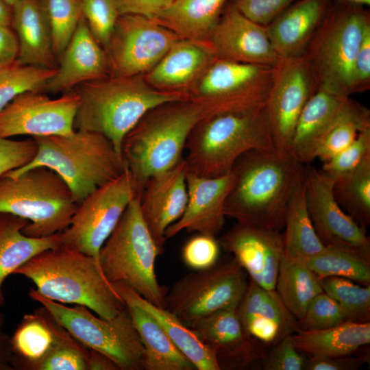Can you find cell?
<instances>
[{"instance_id":"ee69618b","label":"cell","mask_w":370,"mask_h":370,"mask_svg":"<svg viewBox=\"0 0 370 370\" xmlns=\"http://www.w3.org/2000/svg\"><path fill=\"white\" fill-rule=\"evenodd\" d=\"M82 11L90 32L104 49L121 15L115 0H82Z\"/></svg>"},{"instance_id":"44dd1931","label":"cell","mask_w":370,"mask_h":370,"mask_svg":"<svg viewBox=\"0 0 370 370\" xmlns=\"http://www.w3.org/2000/svg\"><path fill=\"white\" fill-rule=\"evenodd\" d=\"M184 158L171 169L151 177L140 196L143 221L162 254L166 230L182 215L188 200Z\"/></svg>"},{"instance_id":"4dcf8cb0","label":"cell","mask_w":370,"mask_h":370,"mask_svg":"<svg viewBox=\"0 0 370 370\" xmlns=\"http://www.w3.org/2000/svg\"><path fill=\"white\" fill-rule=\"evenodd\" d=\"M58 325L42 306L25 314L10 337L13 369L36 370L55 343Z\"/></svg>"},{"instance_id":"ac0fdd59","label":"cell","mask_w":370,"mask_h":370,"mask_svg":"<svg viewBox=\"0 0 370 370\" xmlns=\"http://www.w3.org/2000/svg\"><path fill=\"white\" fill-rule=\"evenodd\" d=\"M218 241L244 269L249 279L266 289H275L279 267L284 256L283 234L236 222Z\"/></svg>"},{"instance_id":"30bf717a","label":"cell","mask_w":370,"mask_h":370,"mask_svg":"<svg viewBox=\"0 0 370 370\" xmlns=\"http://www.w3.org/2000/svg\"><path fill=\"white\" fill-rule=\"evenodd\" d=\"M29 295L76 340L108 357L119 370H143L144 348L126 306L116 316L104 319L86 306L71 308L49 299L33 288Z\"/></svg>"},{"instance_id":"484cf974","label":"cell","mask_w":370,"mask_h":370,"mask_svg":"<svg viewBox=\"0 0 370 370\" xmlns=\"http://www.w3.org/2000/svg\"><path fill=\"white\" fill-rule=\"evenodd\" d=\"M349 98V96L318 88L299 116L287 153L303 164L313 161Z\"/></svg>"},{"instance_id":"5bb4252c","label":"cell","mask_w":370,"mask_h":370,"mask_svg":"<svg viewBox=\"0 0 370 370\" xmlns=\"http://www.w3.org/2000/svg\"><path fill=\"white\" fill-rule=\"evenodd\" d=\"M180 38L149 18L121 14L104 49L109 75L131 77L147 73Z\"/></svg>"},{"instance_id":"9f6ffc18","label":"cell","mask_w":370,"mask_h":370,"mask_svg":"<svg viewBox=\"0 0 370 370\" xmlns=\"http://www.w3.org/2000/svg\"><path fill=\"white\" fill-rule=\"evenodd\" d=\"M5 317L0 312V370H13L10 336L3 331Z\"/></svg>"},{"instance_id":"11a10c76","label":"cell","mask_w":370,"mask_h":370,"mask_svg":"<svg viewBox=\"0 0 370 370\" xmlns=\"http://www.w3.org/2000/svg\"><path fill=\"white\" fill-rule=\"evenodd\" d=\"M18 44L12 26L0 25V64L17 60Z\"/></svg>"},{"instance_id":"816d5d0a","label":"cell","mask_w":370,"mask_h":370,"mask_svg":"<svg viewBox=\"0 0 370 370\" xmlns=\"http://www.w3.org/2000/svg\"><path fill=\"white\" fill-rule=\"evenodd\" d=\"M337 356H307L305 370H358L369 361L367 352Z\"/></svg>"},{"instance_id":"7dc6e473","label":"cell","mask_w":370,"mask_h":370,"mask_svg":"<svg viewBox=\"0 0 370 370\" xmlns=\"http://www.w3.org/2000/svg\"><path fill=\"white\" fill-rule=\"evenodd\" d=\"M293 334L266 349L260 361L265 370H305L307 355L295 345Z\"/></svg>"},{"instance_id":"f907efd6","label":"cell","mask_w":370,"mask_h":370,"mask_svg":"<svg viewBox=\"0 0 370 370\" xmlns=\"http://www.w3.org/2000/svg\"><path fill=\"white\" fill-rule=\"evenodd\" d=\"M297 0H231L247 18L267 25Z\"/></svg>"},{"instance_id":"d590c367","label":"cell","mask_w":370,"mask_h":370,"mask_svg":"<svg viewBox=\"0 0 370 370\" xmlns=\"http://www.w3.org/2000/svg\"><path fill=\"white\" fill-rule=\"evenodd\" d=\"M282 302L299 321L312 299L323 291L320 278L301 260L284 256L275 289Z\"/></svg>"},{"instance_id":"b9f144b4","label":"cell","mask_w":370,"mask_h":370,"mask_svg":"<svg viewBox=\"0 0 370 370\" xmlns=\"http://www.w3.org/2000/svg\"><path fill=\"white\" fill-rule=\"evenodd\" d=\"M49 25L53 53L59 59L82 18V0H40Z\"/></svg>"},{"instance_id":"f1b7e54d","label":"cell","mask_w":370,"mask_h":370,"mask_svg":"<svg viewBox=\"0 0 370 370\" xmlns=\"http://www.w3.org/2000/svg\"><path fill=\"white\" fill-rule=\"evenodd\" d=\"M112 284L124 304H134L155 318L195 369H221L215 353L174 314L166 308L158 307L149 302L124 283L115 282Z\"/></svg>"},{"instance_id":"d4e9b609","label":"cell","mask_w":370,"mask_h":370,"mask_svg":"<svg viewBox=\"0 0 370 370\" xmlns=\"http://www.w3.org/2000/svg\"><path fill=\"white\" fill-rule=\"evenodd\" d=\"M215 59L208 42L180 38L144 77L156 89L187 96Z\"/></svg>"},{"instance_id":"ffe728a7","label":"cell","mask_w":370,"mask_h":370,"mask_svg":"<svg viewBox=\"0 0 370 370\" xmlns=\"http://www.w3.org/2000/svg\"><path fill=\"white\" fill-rule=\"evenodd\" d=\"M234 180L232 171L216 177L187 172V204L180 218L166 230V239L183 230L216 237L225 224V203Z\"/></svg>"},{"instance_id":"7bdbcfd3","label":"cell","mask_w":370,"mask_h":370,"mask_svg":"<svg viewBox=\"0 0 370 370\" xmlns=\"http://www.w3.org/2000/svg\"><path fill=\"white\" fill-rule=\"evenodd\" d=\"M88 360L89 349L58 323L55 343L36 370H88Z\"/></svg>"},{"instance_id":"d6a6232c","label":"cell","mask_w":370,"mask_h":370,"mask_svg":"<svg viewBox=\"0 0 370 370\" xmlns=\"http://www.w3.org/2000/svg\"><path fill=\"white\" fill-rule=\"evenodd\" d=\"M297 348L310 356L356 354L370 343V322L345 321L319 330L297 328L292 334Z\"/></svg>"},{"instance_id":"9c48e42d","label":"cell","mask_w":370,"mask_h":370,"mask_svg":"<svg viewBox=\"0 0 370 370\" xmlns=\"http://www.w3.org/2000/svg\"><path fill=\"white\" fill-rule=\"evenodd\" d=\"M78 204L62 178L45 166L0 177V212L29 221L23 232L49 236L65 230Z\"/></svg>"},{"instance_id":"277c9868","label":"cell","mask_w":370,"mask_h":370,"mask_svg":"<svg viewBox=\"0 0 370 370\" xmlns=\"http://www.w3.org/2000/svg\"><path fill=\"white\" fill-rule=\"evenodd\" d=\"M203 110L186 100L169 102L147 112L125 136L121 155L140 196L147 180L184 158L188 138Z\"/></svg>"},{"instance_id":"7402d4cb","label":"cell","mask_w":370,"mask_h":370,"mask_svg":"<svg viewBox=\"0 0 370 370\" xmlns=\"http://www.w3.org/2000/svg\"><path fill=\"white\" fill-rule=\"evenodd\" d=\"M237 310L247 336L263 351L298 328L297 319L276 291L262 288L250 279Z\"/></svg>"},{"instance_id":"60d3db41","label":"cell","mask_w":370,"mask_h":370,"mask_svg":"<svg viewBox=\"0 0 370 370\" xmlns=\"http://www.w3.org/2000/svg\"><path fill=\"white\" fill-rule=\"evenodd\" d=\"M323 291L342 309L347 321L365 323L370 320V284L360 286L339 277L320 279Z\"/></svg>"},{"instance_id":"e575fe53","label":"cell","mask_w":370,"mask_h":370,"mask_svg":"<svg viewBox=\"0 0 370 370\" xmlns=\"http://www.w3.org/2000/svg\"><path fill=\"white\" fill-rule=\"evenodd\" d=\"M284 227V254L287 256L304 261L325 248L307 209L304 173L296 183L287 203Z\"/></svg>"},{"instance_id":"c3c4849f","label":"cell","mask_w":370,"mask_h":370,"mask_svg":"<svg viewBox=\"0 0 370 370\" xmlns=\"http://www.w3.org/2000/svg\"><path fill=\"white\" fill-rule=\"evenodd\" d=\"M220 248L215 237L197 234L184 245L182 258L185 264L194 271L205 269L219 260Z\"/></svg>"},{"instance_id":"7c38bea8","label":"cell","mask_w":370,"mask_h":370,"mask_svg":"<svg viewBox=\"0 0 370 370\" xmlns=\"http://www.w3.org/2000/svg\"><path fill=\"white\" fill-rule=\"evenodd\" d=\"M247 275L232 258L190 272L166 293V308L187 323L216 312L238 307L248 284Z\"/></svg>"},{"instance_id":"5b68a950","label":"cell","mask_w":370,"mask_h":370,"mask_svg":"<svg viewBox=\"0 0 370 370\" xmlns=\"http://www.w3.org/2000/svg\"><path fill=\"white\" fill-rule=\"evenodd\" d=\"M32 138L37 145L33 160L5 175H15L35 166L47 167L66 182L77 204L127 169L111 141L97 132L75 130L70 134Z\"/></svg>"},{"instance_id":"7a4b0ae2","label":"cell","mask_w":370,"mask_h":370,"mask_svg":"<svg viewBox=\"0 0 370 370\" xmlns=\"http://www.w3.org/2000/svg\"><path fill=\"white\" fill-rule=\"evenodd\" d=\"M13 274L33 282L37 292L49 299L86 306L104 319L125 308L99 262L63 245L34 256Z\"/></svg>"},{"instance_id":"2e32d148","label":"cell","mask_w":370,"mask_h":370,"mask_svg":"<svg viewBox=\"0 0 370 370\" xmlns=\"http://www.w3.org/2000/svg\"><path fill=\"white\" fill-rule=\"evenodd\" d=\"M79 103L75 89L57 98L39 90L23 92L0 110V138L70 134Z\"/></svg>"},{"instance_id":"cb8c5ba5","label":"cell","mask_w":370,"mask_h":370,"mask_svg":"<svg viewBox=\"0 0 370 370\" xmlns=\"http://www.w3.org/2000/svg\"><path fill=\"white\" fill-rule=\"evenodd\" d=\"M109 75L106 53L92 36L82 16L59 58L56 73L46 83L43 92L64 93L82 84Z\"/></svg>"},{"instance_id":"681fc988","label":"cell","mask_w":370,"mask_h":370,"mask_svg":"<svg viewBox=\"0 0 370 370\" xmlns=\"http://www.w3.org/2000/svg\"><path fill=\"white\" fill-rule=\"evenodd\" d=\"M36 151L33 138L22 140L0 138V177L29 164Z\"/></svg>"},{"instance_id":"74e56055","label":"cell","mask_w":370,"mask_h":370,"mask_svg":"<svg viewBox=\"0 0 370 370\" xmlns=\"http://www.w3.org/2000/svg\"><path fill=\"white\" fill-rule=\"evenodd\" d=\"M334 197L360 225L370 224V156L352 171L334 180Z\"/></svg>"},{"instance_id":"e0dca14e","label":"cell","mask_w":370,"mask_h":370,"mask_svg":"<svg viewBox=\"0 0 370 370\" xmlns=\"http://www.w3.org/2000/svg\"><path fill=\"white\" fill-rule=\"evenodd\" d=\"M304 173L307 209L324 246L347 247L370 254L366 227L341 207L334 195V180L310 165L304 166Z\"/></svg>"},{"instance_id":"bcb514c9","label":"cell","mask_w":370,"mask_h":370,"mask_svg":"<svg viewBox=\"0 0 370 370\" xmlns=\"http://www.w3.org/2000/svg\"><path fill=\"white\" fill-rule=\"evenodd\" d=\"M370 156V127L359 132L345 149L323 162L321 171L333 180L352 171Z\"/></svg>"},{"instance_id":"6da1fadb","label":"cell","mask_w":370,"mask_h":370,"mask_svg":"<svg viewBox=\"0 0 370 370\" xmlns=\"http://www.w3.org/2000/svg\"><path fill=\"white\" fill-rule=\"evenodd\" d=\"M304 167L287 152L251 150L243 153L231 171L234 180L225 203V217L280 231L287 203Z\"/></svg>"},{"instance_id":"8d00e7d4","label":"cell","mask_w":370,"mask_h":370,"mask_svg":"<svg viewBox=\"0 0 370 370\" xmlns=\"http://www.w3.org/2000/svg\"><path fill=\"white\" fill-rule=\"evenodd\" d=\"M304 262L321 279L339 277L370 284V254L342 246H325Z\"/></svg>"},{"instance_id":"836d02e7","label":"cell","mask_w":370,"mask_h":370,"mask_svg":"<svg viewBox=\"0 0 370 370\" xmlns=\"http://www.w3.org/2000/svg\"><path fill=\"white\" fill-rule=\"evenodd\" d=\"M144 348L143 370H194L160 323L140 306L125 303Z\"/></svg>"},{"instance_id":"8fae6325","label":"cell","mask_w":370,"mask_h":370,"mask_svg":"<svg viewBox=\"0 0 370 370\" xmlns=\"http://www.w3.org/2000/svg\"><path fill=\"white\" fill-rule=\"evenodd\" d=\"M273 66L216 58L188 92L205 116L265 107Z\"/></svg>"},{"instance_id":"83f0119b","label":"cell","mask_w":370,"mask_h":370,"mask_svg":"<svg viewBox=\"0 0 370 370\" xmlns=\"http://www.w3.org/2000/svg\"><path fill=\"white\" fill-rule=\"evenodd\" d=\"M12 27L18 40L19 62L57 69L51 33L40 0H17L12 6Z\"/></svg>"},{"instance_id":"603a6c76","label":"cell","mask_w":370,"mask_h":370,"mask_svg":"<svg viewBox=\"0 0 370 370\" xmlns=\"http://www.w3.org/2000/svg\"><path fill=\"white\" fill-rule=\"evenodd\" d=\"M216 354L221 369H242L260 361L264 351L247 336L237 307L185 323Z\"/></svg>"},{"instance_id":"4fadbf2b","label":"cell","mask_w":370,"mask_h":370,"mask_svg":"<svg viewBox=\"0 0 370 370\" xmlns=\"http://www.w3.org/2000/svg\"><path fill=\"white\" fill-rule=\"evenodd\" d=\"M138 196L133 177L127 169L78 204L69 227L62 232V245L92 257L100 264L101 247L128 204Z\"/></svg>"},{"instance_id":"f5cc1de1","label":"cell","mask_w":370,"mask_h":370,"mask_svg":"<svg viewBox=\"0 0 370 370\" xmlns=\"http://www.w3.org/2000/svg\"><path fill=\"white\" fill-rule=\"evenodd\" d=\"M370 88V27L366 30L356 53L352 74L351 94Z\"/></svg>"},{"instance_id":"f546056e","label":"cell","mask_w":370,"mask_h":370,"mask_svg":"<svg viewBox=\"0 0 370 370\" xmlns=\"http://www.w3.org/2000/svg\"><path fill=\"white\" fill-rule=\"evenodd\" d=\"M29 221L7 212H0V306L5 301L2 290L6 278L34 256L62 245V232L49 236L25 235L23 229Z\"/></svg>"},{"instance_id":"680465c9","label":"cell","mask_w":370,"mask_h":370,"mask_svg":"<svg viewBox=\"0 0 370 370\" xmlns=\"http://www.w3.org/2000/svg\"><path fill=\"white\" fill-rule=\"evenodd\" d=\"M12 7L4 0H0V25L12 26Z\"/></svg>"},{"instance_id":"52a82bcc","label":"cell","mask_w":370,"mask_h":370,"mask_svg":"<svg viewBox=\"0 0 370 370\" xmlns=\"http://www.w3.org/2000/svg\"><path fill=\"white\" fill-rule=\"evenodd\" d=\"M365 5L332 1L302 56L318 88L349 96L354 60L366 30L369 12Z\"/></svg>"},{"instance_id":"ba28073f","label":"cell","mask_w":370,"mask_h":370,"mask_svg":"<svg viewBox=\"0 0 370 370\" xmlns=\"http://www.w3.org/2000/svg\"><path fill=\"white\" fill-rule=\"evenodd\" d=\"M161 254L143 221L138 196L128 204L101 247L99 263L111 284L124 283L149 302L165 308L167 291L155 271L156 259Z\"/></svg>"},{"instance_id":"3957f363","label":"cell","mask_w":370,"mask_h":370,"mask_svg":"<svg viewBox=\"0 0 370 370\" xmlns=\"http://www.w3.org/2000/svg\"><path fill=\"white\" fill-rule=\"evenodd\" d=\"M75 90L79 97L75 130L105 136L121 154L125 136L147 112L166 103L188 100L183 93L154 88L144 75H109L82 84Z\"/></svg>"},{"instance_id":"d6986e66","label":"cell","mask_w":370,"mask_h":370,"mask_svg":"<svg viewBox=\"0 0 370 370\" xmlns=\"http://www.w3.org/2000/svg\"><path fill=\"white\" fill-rule=\"evenodd\" d=\"M217 59L273 66L280 57L267 25L244 16L230 0L208 40Z\"/></svg>"},{"instance_id":"91938a15","label":"cell","mask_w":370,"mask_h":370,"mask_svg":"<svg viewBox=\"0 0 370 370\" xmlns=\"http://www.w3.org/2000/svg\"><path fill=\"white\" fill-rule=\"evenodd\" d=\"M347 1L360 4L362 5H369L370 4V0H345Z\"/></svg>"},{"instance_id":"1f68e13d","label":"cell","mask_w":370,"mask_h":370,"mask_svg":"<svg viewBox=\"0 0 370 370\" xmlns=\"http://www.w3.org/2000/svg\"><path fill=\"white\" fill-rule=\"evenodd\" d=\"M230 0H174L154 21L179 37L208 42Z\"/></svg>"},{"instance_id":"f6af8a7d","label":"cell","mask_w":370,"mask_h":370,"mask_svg":"<svg viewBox=\"0 0 370 370\" xmlns=\"http://www.w3.org/2000/svg\"><path fill=\"white\" fill-rule=\"evenodd\" d=\"M347 321L338 304L323 291L308 304L303 317L297 321L303 330L330 328Z\"/></svg>"},{"instance_id":"8992f818","label":"cell","mask_w":370,"mask_h":370,"mask_svg":"<svg viewBox=\"0 0 370 370\" xmlns=\"http://www.w3.org/2000/svg\"><path fill=\"white\" fill-rule=\"evenodd\" d=\"M251 150L276 151L265 107L205 116L188 138L184 160L188 173L216 177Z\"/></svg>"},{"instance_id":"f35d334b","label":"cell","mask_w":370,"mask_h":370,"mask_svg":"<svg viewBox=\"0 0 370 370\" xmlns=\"http://www.w3.org/2000/svg\"><path fill=\"white\" fill-rule=\"evenodd\" d=\"M369 127V110L349 97L319 146L316 158L323 162L329 160L348 147L360 132Z\"/></svg>"},{"instance_id":"6f0895ef","label":"cell","mask_w":370,"mask_h":370,"mask_svg":"<svg viewBox=\"0 0 370 370\" xmlns=\"http://www.w3.org/2000/svg\"><path fill=\"white\" fill-rule=\"evenodd\" d=\"M88 370H119V369L108 357L89 349Z\"/></svg>"},{"instance_id":"db71d44e","label":"cell","mask_w":370,"mask_h":370,"mask_svg":"<svg viewBox=\"0 0 370 370\" xmlns=\"http://www.w3.org/2000/svg\"><path fill=\"white\" fill-rule=\"evenodd\" d=\"M174 0H115L120 14H137L151 19Z\"/></svg>"},{"instance_id":"9a60e30c","label":"cell","mask_w":370,"mask_h":370,"mask_svg":"<svg viewBox=\"0 0 370 370\" xmlns=\"http://www.w3.org/2000/svg\"><path fill=\"white\" fill-rule=\"evenodd\" d=\"M317 90L313 73L302 55L280 58L273 66L265 110L276 151L287 152L299 116Z\"/></svg>"},{"instance_id":"4316f807","label":"cell","mask_w":370,"mask_h":370,"mask_svg":"<svg viewBox=\"0 0 370 370\" xmlns=\"http://www.w3.org/2000/svg\"><path fill=\"white\" fill-rule=\"evenodd\" d=\"M332 0H297L267 25L280 58L303 54Z\"/></svg>"},{"instance_id":"ab89813d","label":"cell","mask_w":370,"mask_h":370,"mask_svg":"<svg viewBox=\"0 0 370 370\" xmlns=\"http://www.w3.org/2000/svg\"><path fill=\"white\" fill-rule=\"evenodd\" d=\"M57 69L25 65L17 60L0 64V110L18 95L28 90L43 92Z\"/></svg>"},{"instance_id":"94428289","label":"cell","mask_w":370,"mask_h":370,"mask_svg":"<svg viewBox=\"0 0 370 370\" xmlns=\"http://www.w3.org/2000/svg\"><path fill=\"white\" fill-rule=\"evenodd\" d=\"M7 3H8L12 7L15 4L17 0H4Z\"/></svg>"}]
</instances>
